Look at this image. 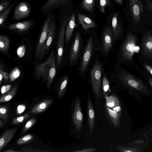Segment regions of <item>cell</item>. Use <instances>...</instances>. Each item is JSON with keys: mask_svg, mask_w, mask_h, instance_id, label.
<instances>
[{"mask_svg": "<svg viewBox=\"0 0 152 152\" xmlns=\"http://www.w3.org/2000/svg\"><path fill=\"white\" fill-rule=\"evenodd\" d=\"M115 148L118 151L120 152H140L143 151L142 147L140 146L132 147L119 145L116 146Z\"/></svg>", "mask_w": 152, "mask_h": 152, "instance_id": "obj_29", "label": "cell"}, {"mask_svg": "<svg viewBox=\"0 0 152 152\" xmlns=\"http://www.w3.org/2000/svg\"><path fill=\"white\" fill-rule=\"evenodd\" d=\"M34 139V136L31 134H28L20 138L17 141V145H21L31 142Z\"/></svg>", "mask_w": 152, "mask_h": 152, "instance_id": "obj_33", "label": "cell"}, {"mask_svg": "<svg viewBox=\"0 0 152 152\" xmlns=\"http://www.w3.org/2000/svg\"><path fill=\"white\" fill-rule=\"evenodd\" d=\"M10 40L7 36L0 35V50L4 53H6L10 47Z\"/></svg>", "mask_w": 152, "mask_h": 152, "instance_id": "obj_26", "label": "cell"}, {"mask_svg": "<svg viewBox=\"0 0 152 152\" xmlns=\"http://www.w3.org/2000/svg\"><path fill=\"white\" fill-rule=\"evenodd\" d=\"M97 149L95 148H83L74 151L75 152H94L96 151Z\"/></svg>", "mask_w": 152, "mask_h": 152, "instance_id": "obj_42", "label": "cell"}, {"mask_svg": "<svg viewBox=\"0 0 152 152\" xmlns=\"http://www.w3.org/2000/svg\"><path fill=\"white\" fill-rule=\"evenodd\" d=\"M2 66L1 64L0 69V73H1L3 77V78L4 80L5 81L8 80L9 78V75L7 73L4 72L3 71L2 69Z\"/></svg>", "mask_w": 152, "mask_h": 152, "instance_id": "obj_46", "label": "cell"}, {"mask_svg": "<svg viewBox=\"0 0 152 152\" xmlns=\"http://www.w3.org/2000/svg\"><path fill=\"white\" fill-rule=\"evenodd\" d=\"M26 50V46L24 45L20 46L18 48L17 52V54L19 58H22L24 56Z\"/></svg>", "mask_w": 152, "mask_h": 152, "instance_id": "obj_40", "label": "cell"}, {"mask_svg": "<svg viewBox=\"0 0 152 152\" xmlns=\"http://www.w3.org/2000/svg\"><path fill=\"white\" fill-rule=\"evenodd\" d=\"M87 112L89 129L91 134L92 135L95 124V114L92 100L88 93Z\"/></svg>", "mask_w": 152, "mask_h": 152, "instance_id": "obj_17", "label": "cell"}, {"mask_svg": "<svg viewBox=\"0 0 152 152\" xmlns=\"http://www.w3.org/2000/svg\"><path fill=\"white\" fill-rule=\"evenodd\" d=\"M94 4V0H83V6L87 11L91 12L92 11Z\"/></svg>", "mask_w": 152, "mask_h": 152, "instance_id": "obj_35", "label": "cell"}, {"mask_svg": "<svg viewBox=\"0 0 152 152\" xmlns=\"http://www.w3.org/2000/svg\"><path fill=\"white\" fill-rule=\"evenodd\" d=\"M3 78V77L1 74L0 73V85L1 84V83L2 81Z\"/></svg>", "mask_w": 152, "mask_h": 152, "instance_id": "obj_52", "label": "cell"}, {"mask_svg": "<svg viewBox=\"0 0 152 152\" xmlns=\"http://www.w3.org/2000/svg\"><path fill=\"white\" fill-rule=\"evenodd\" d=\"M109 1V0H99V8L102 12H105V8L108 4Z\"/></svg>", "mask_w": 152, "mask_h": 152, "instance_id": "obj_39", "label": "cell"}, {"mask_svg": "<svg viewBox=\"0 0 152 152\" xmlns=\"http://www.w3.org/2000/svg\"><path fill=\"white\" fill-rule=\"evenodd\" d=\"M52 20L51 16L47 17L42 29L35 53L36 57L40 59L43 58L45 54L46 44Z\"/></svg>", "mask_w": 152, "mask_h": 152, "instance_id": "obj_7", "label": "cell"}, {"mask_svg": "<svg viewBox=\"0 0 152 152\" xmlns=\"http://www.w3.org/2000/svg\"><path fill=\"white\" fill-rule=\"evenodd\" d=\"M53 100L51 99H45L34 106L30 111L32 114H36L46 110L51 104Z\"/></svg>", "mask_w": 152, "mask_h": 152, "instance_id": "obj_21", "label": "cell"}, {"mask_svg": "<svg viewBox=\"0 0 152 152\" xmlns=\"http://www.w3.org/2000/svg\"><path fill=\"white\" fill-rule=\"evenodd\" d=\"M4 152H20V151H14L13 150V148H11L9 149H8V150H6Z\"/></svg>", "mask_w": 152, "mask_h": 152, "instance_id": "obj_50", "label": "cell"}, {"mask_svg": "<svg viewBox=\"0 0 152 152\" xmlns=\"http://www.w3.org/2000/svg\"><path fill=\"white\" fill-rule=\"evenodd\" d=\"M55 21L52 20L47 40L45 46V51L47 52L50 48L56 33Z\"/></svg>", "mask_w": 152, "mask_h": 152, "instance_id": "obj_22", "label": "cell"}, {"mask_svg": "<svg viewBox=\"0 0 152 152\" xmlns=\"http://www.w3.org/2000/svg\"><path fill=\"white\" fill-rule=\"evenodd\" d=\"M142 32L138 60L152 65V32L147 29Z\"/></svg>", "mask_w": 152, "mask_h": 152, "instance_id": "obj_5", "label": "cell"}, {"mask_svg": "<svg viewBox=\"0 0 152 152\" xmlns=\"http://www.w3.org/2000/svg\"><path fill=\"white\" fill-rule=\"evenodd\" d=\"M34 149H33L31 148H28L27 149L23 151L24 152H35L36 151Z\"/></svg>", "mask_w": 152, "mask_h": 152, "instance_id": "obj_47", "label": "cell"}, {"mask_svg": "<svg viewBox=\"0 0 152 152\" xmlns=\"http://www.w3.org/2000/svg\"><path fill=\"white\" fill-rule=\"evenodd\" d=\"M82 37L78 31L74 36L69 55V62L71 65H74L78 63L81 50Z\"/></svg>", "mask_w": 152, "mask_h": 152, "instance_id": "obj_8", "label": "cell"}, {"mask_svg": "<svg viewBox=\"0 0 152 152\" xmlns=\"http://www.w3.org/2000/svg\"><path fill=\"white\" fill-rule=\"evenodd\" d=\"M102 61L97 56L90 72V79L92 90L97 99L101 95L103 74Z\"/></svg>", "mask_w": 152, "mask_h": 152, "instance_id": "obj_6", "label": "cell"}, {"mask_svg": "<svg viewBox=\"0 0 152 152\" xmlns=\"http://www.w3.org/2000/svg\"><path fill=\"white\" fill-rule=\"evenodd\" d=\"M118 14H115L113 16L112 20V30L114 44L121 38L123 28L117 18Z\"/></svg>", "mask_w": 152, "mask_h": 152, "instance_id": "obj_16", "label": "cell"}, {"mask_svg": "<svg viewBox=\"0 0 152 152\" xmlns=\"http://www.w3.org/2000/svg\"><path fill=\"white\" fill-rule=\"evenodd\" d=\"M135 68L141 77L145 78L148 82L152 89V76L145 71L141 70L137 65Z\"/></svg>", "mask_w": 152, "mask_h": 152, "instance_id": "obj_30", "label": "cell"}, {"mask_svg": "<svg viewBox=\"0 0 152 152\" xmlns=\"http://www.w3.org/2000/svg\"><path fill=\"white\" fill-rule=\"evenodd\" d=\"M69 76L68 75H64L61 80L58 90V95L60 98L64 95L67 88L68 83Z\"/></svg>", "mask_w": 152, "mask_h": 152, "instance_id": "obj_28", "label": "cell"}, {"mask_svg": "<svg viewBox=\"0 0 152 152\" xmlns=\"http://www.w3.org/2000/svg\"><path fill=\"white\" fill-rule=\"evenodd\" d=\"M130 9L134 24L138 26L140 24L141 16L143 11V7L140 0H129Z\"/></svg>", "mask_w": 152, "mask_h": 152, "instance_id": "obj_12", "label": "cell"}, {"mask_svg": "<svg viewBox=\"0 0 152 152\" xmlns=\"http://www.w3.org/2000/svg\"><path fill=\"white\" fill-rule=\"evenodd\" d=\"M21 74V72L17 67L13 69L9 73V78L11 82L18 78Z\"/></svg>", "mask_w": 152, "mask_h": 152, "instance_id": "obj_32", "label": "cell"}, {"mask_svg": "<svg viewBox=\"0 0 152 152\" xmlns=\"http://www.w3.org/2000/svg\"><path fill=\"white\" fill-rule=\"evenodd\" d=\"M151 137H152V134H151Z\"/></svg>", "mask_w": 152, "mask_h": 152, "instance_id": "obj_55", "label": "cell"}, {"mask_svg": "<svg viewBox=\"0 0 152 152\" xmlns=\"http://www.w3.org/2000/svg\"><path fill=\"white\" fill-rule=\"evenodd\" d=\"M31 19L22 22L12 23L7 26V29L12 31L23 32L28 30L34 24V21Z\"/></svg>", "mask_w": 152, "mask_h": 152, "instance_id": "obj_15", "label": "cell"}, {"mask_svg": "<svg viewBox=\"0 0 152 152\" xmlns=\"http://www.w3.org/2000/svg\"><path fill=\"white\" fill-rule=\"evenodd\" d=\"M12 0H0L1 1H11Z\"/></svg>", "mask_w": 152, "mask_h": 152, "instance_id": "obj_53", "label": "cell"}, {"mask_svg": "<svg viewBox=\"0 0 152 152\" xmlns=\"http://www.w3.org/2000/svg\"><path fill=\"white\" fill-rule=\"evenodd\" d=\"M147 5L148 8L152 12V1L148 2Z\"/></svg>", "mask_w": 152, "mask_h": 152, "instance_id": "obj_48", "label": "cell"}, {"mask_svg": "<svg viewBox=\"0 0 152 152\" xmlns=\"http://www.w3.org/2000/svg\"><path fill=\"white\" fill-rule=\"evenodd\" d=\"M69 0H48L41 7L40 11L45 14H49Z\"/></svg>", "mask_w": 152, "mask_h": 152, "instance_id": "obj_14", "label": "cell"}, {"mask_svg": "<svg viewBox=\"0 0 152 152\" xmlns=\"http://www.w3.org/2000/svg\"><path fill=\"white\" fill-rule=\"evenodd\" d=\"M36 121V119L32 117L26 123L23 130L22 132L24 133L30 129L34 124Z\"/></svg>", "mask_w": 152, "mask_h": 152, "instance_id": "obj_37", "label": "cell"}, {"mask_svg": "<svg viewBox=\"0 0 152 152\" xmlns=\"http://www.w3.org/2000/svg\"><path fill=\"white\" fill-rule=\"evenodd\" d=\"M152 126L151 128L150 129V130H152Z\"/></svg>", "mask_w": 152, "mask_h": 152, "instance_id": "obj_54", "label": "cell"}, {"mask_svg": "<svg viewBox=\"0 0 152 152\" xmlns=\"http://www.w3.org/2000/svg\"><path fill=\"white\" fill-rule=\"evenodd\" d=\"M18 88V86H14L5 94L2 95L0 98V102H5L11 100L15 96Z\"/></svg>", "mask_w": 152, "mask_h": 152, "instance_id": "obj_25", "label": "cell"}, {"mask_svg": "<svg viewBox=\"0 0 152 152\" xmlns=\"http://www.w3.org/2000/svg\"><path fill=\"white\" fill-rule=\"evenodd\" d=\"M143 70L147 72L152 76V65L142 61H139Z\"/></svg>", "mask_w": 152, "mask_h": 152, "instance_id": "obj_38", "label": "cell"}, {"mask_svg": "<svg viewBox=\"0 0 152 152\" xmlns=\"http://www.w3.org/2000/svg\"><path fill=\"white\" fill-rule=\"evenodd\" d=\"M102 51L103 56L107 57L113 49L114 44V38L111 29L108 27L105 28L102 36Z\"/></svg>", "mask_w": 152, "mask_h": 152, "instance_id": "obj_10", "label": "cell"}, {"mask_svg": "<svg viewBox=\"0 0 152 152\" xmlns=\"http://www.w3.org/2000/svg\"><path fill=\"white\" fill-rule=\"evenodd\" d=\"M16 130V128L7 130L1 135L0 139V151L10 141L15 134Z\"/></svg>", "mask_w": 152, "mask_h": 152, "instance_id": "obj_19", "label": "cell"}, {"mask_svg": "<svg viewBox=\"0 0 152 152\" xmlns=\"http://www.w3.org/2000/svg\"><path fill=\"white\" fill-rule=\"evenodd\" d=\"M26 106L24 104H20L18 105L16 109V113L20 115L25 110Z\"/></svg>", "mask_w": 152, "mask_h": 152, "instance_id": "obj_43", "label": "cell"}, {"mask_svg": "<svg viewBox=\"0 0 152 152\" xmlns=\"http://www.w3.org/2000/svg\"><path fill=\"white\" fill-rule=\"evenodd\" d=\"M69 18L66 16L63 20L60 29L57 45L56 64L58 67L63 59L64 48V36L66 25Z\"/></svg>", "mask_w": 152, "mask_h": 152, "instance_id": "obj_9", "label": "cell"}, {"mask_svg": "<svg viewBox=\"0 0 152 152\" xmlns=\"http://www.w3.org/2000/svg\"><path fill=\"white\" fill-rule=\"evenodd\" d=\"M9 110L6 106H1L0 107V118L7 122L8 118Z\"/></svg>", "mask_w": 152, "mask_h": 152, "instance_id": "obj_31", "label": "cell"}, {"mask_svg": "<svg viewBox=\"0 0 152 152\" xmlns=\"http://www.w3.org/2000/svg\"><path fill=\"white\" fill-rule=\"evenodd\" d=\"M105 108L112 123L115 126L119 127L121 114L114 111L107 106H105Z\"/></svg>", "mask_w": 152, "mask_h": 152, "instance_id": "obj_23", "label": "cell"}, {"mask_svg": "<svg viewBox=\"0 0 152 152\" xmlns=\"http://www.w3.org/2000/svg\"><path fill=\"white\" fill-rule=\"evenodd\" d=\"M12 87L11 85H7L3 86L1 88V94H3L8 92Z\"/></svg>", "mask_w": 152, "mask_h": 152, "instance_id": "obj_45", "label": "cell"}, {"mask_svg": "<svg viewBox=\"0 0 152 152\" xmlns=\"http://www.w3.org/2000/svg\"><path fill=\"white\" fill-rule=\"evenodd\" d=\"M111 80L131 91L133 90L148 95L149 89L146 83L139 77L130 72L117 63L110 75Z\"/></svg>", "mask_w": 152, "mask_h": 152, "instance_id": "obj_1", "label": "cell"}, {"mask_svg": "<svg viewBox=\"0 0 152 152\" xmlns=\"http://www.w3.org/2000/svg\"><path fill=\"white\" fill-rule=\"evenodd\" d=\"M110 88V83L107 77L105 75L102 77V88L103 93L104 95L109 91Z\"/></svg>", "mask_w": 152, "mask_h": 152, "instance_id": "obj_36", "label": "cell"}, {"mask_svg": "<svg viewBox=\"0 0 152 152\" xmlns=\"http://www.w3.org/2000/svg\"><path fill=\"white\" fill-rule=\"evenodd\" d=\"M4 121H2V119H0V128L1 129L3 127H4L5 125V123Z\"/></svg>", "mask_w": 152, "mask_h": 152, "instance_id": "obj_49", "label": "cell"}, {"mask_svg": "<svg viewBox=\"0 0 152 152\" xmlns=\"http://www.w3.org/2000/svg\"><path fill=\"white\" fill-rule=\"evenodd\" d=\"M97 38L91 35L88 38L82 56L79 67L78 74L83 80L85 79L94 51L101 49L97 46Z\"/></svg>", "mask_w": 152, "mask_h": 152, "instance_id": "obj_4", "label": "cell"}, {"mask_svg": "<svg viewBox=\"0 0 152 152\" xmlns=\"http://www.w3.org/2000/svg\"><path fill=\"white\" fill-rule=\"evenodd\" d=\"M137 42L136 34L133 31H128L117 52L118 63L135 67L137 65L133 60V57L136 53H139L140 50Z\"/></svg>", "mask_w": 152, "mask_h": 152, "instance_id": "obj_2", "label": "cell"}, {"mask_svg": "<svg viewBox=\"0 0 152 152\" xmlns=\"http://www.w3.org/2000/svg\"><path fill=\"white\" fill-rule=\"evenodd\" d=\"M29 113H27L23 115L14 118L11 122V124L14 125H17L24 121L30 117Z\"/></svg>", "mask_w": 152, "mask_h": 152, "instance_id": "obj_34", "label": "cell"}, {"mask_svg": "<svg viewBox=\"0 0 152 152\" xmlns=\"http://www.w3.org/2000/svg\"><path fill=\"white\" fill-rule=\"evenodd\" d=\"M77 25L76 23L75 16L72 13L68 19L65 32V40L66 44L69 42L75 27Z\"/></svg>", "mask_w": 152, "mask_h": 152, "instance_id": "obj_18", "label": "cell"}, {"mask_svg": "<svg viewBox=\"0 0 152 152\" xmlns=\"http://www.w3.org/2000/svg\"><path fill=\"white\" fill-rule=\"evenodd\" d=\"M78 19L79 23L84 30H87L96 27L94 22L91 18L84 15L79 14Z\"/></svg>", "mask_w": 152, "mask_h": 152, "instance_id": "obj_20", "label": "cell"}, {"mask_svg": "<svg viewBox=\"0 0 152 152\" xmlns=\"http://www.w3.org/2000/svg\"><path fill=\"white\" fill-rule=\"evenodd\" d=\"M10 1H1L0 4V13L3 12L9 7Z\"/></svg>", "mask_w": 152, "mask_h": 152, "instance_id": "obj_41", "label": "cell"}, {"mask_svg": "<svg viewBox=\"0 0 152 152\" xmlns=\"http://www.w3.org/2000/svg\"><path fill=\"white\" fill-rule=\"evenodd\" d=\"M106 99V106L111 109L114 107L120 106L118 98L115 95L110 96L105 95Z\"/></svg>", "mask_w": 152, "mask_h": 152, "instance_id": "obj_24", "label": "cell"}, {"mask_svg": "<svg viewBox=\"0 0 152 152\" xmlns=\"http://www.w3.org/2000/svg\"><path fill=\"white\" fill-rule=\"evenodd\" d=\"M72 118L74 124L78 131L81 130L83 121V115L81 111L80 101L77 99L73 113Z\"/></svg>", "mask_w": 152, "mask_h": 152, "instance_id": "obj_13", "label": "cell"}, {"mask_svg": "<svg viewBox=\"0 0 152 152\" xmlns=\"http://www.w3.org/2000/svg\"><path fill=\"white\" fill-rule=\"evenodd\" d=\"M56 61L55 52L53 50L44 62L36 65L35 67V74L37 79L42 78V83L46 82L49 90L56 74Z\"/></svg>", "mask_w": 152, "mask_h": 152, "instance_id": "obj_3", "label": "cell"}, {"mask_svg": "<svg viewBox=\"0 0 152 152\" xmlns=\"http://www.w3.org/2000/svg\"><path fill=\"white\" fill-rule=\"evenodd\" d=\"M145 142L143 140L141 139H139L137 140L134 141L132 142L127 143L126 144L127 145H142Z\"/></svg>", "mask_w": 152, "mask_h": 152, "instance_id": "obj_44", "label": "cell"}, {"mask_svg": "<svg viewBox=\"0 0 152 152\" xmlns=\"http://www.w3.org/2000/svg\"><path fill=\"white\" fill-rule=\"evenodd\" d=\"M115 1L120 5H121L123 3V0H115Z\"/></svg>", "mask_w": 152, "mask_h": 152, "instance_id": "obj_51", "label": "cell"}, {"mask_svg": "<svg viewBox=\"0 0 152 152\" xmlns=\"http://www.w3.org/2000/svg\"><path fill=\"white\" fill-rule=\"evenodd\" d=\"M31 7L28 3L22 1L19 3L14 11L12 19L15 20H20L28 17L31 13Z\"/></svg>", "mask_w": 152, "mask_h": 152, "instance_id": "obj_11", "label": "cell"}, {"mask_svg": "<svg viewBox=\"0 0 152 152\" xmlns=\"http://www.w3.org/2000/svg\"><path fill=\"white\" fill-rule=\"evenodd\" d=\"M18 1L13 2L6 10L0 13V26H3L7 20L9 14Z\"/></svg>", "mask_w": 152, "mask_h": 152, "instance_id": "obj_27", "label": "cell"}]
</instances>
